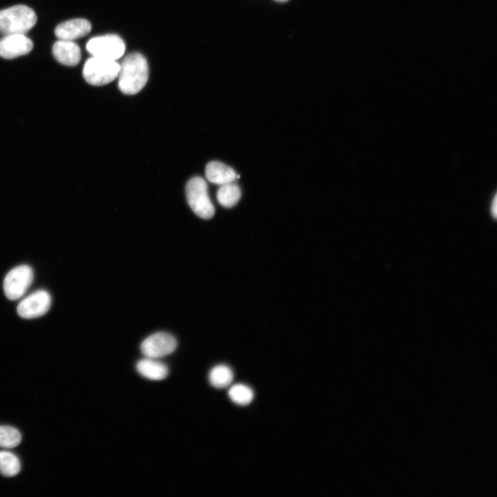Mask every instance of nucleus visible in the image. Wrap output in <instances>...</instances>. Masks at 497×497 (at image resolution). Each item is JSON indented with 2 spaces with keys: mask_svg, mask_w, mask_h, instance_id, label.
I'll return each instance as SVG.
<instances>
[{
  "mask_svg": "<svg viewBox=\"0 0 497 497\" xmlns=\"http://www.w3.org/2000/svg\"><path fill=\"white\" fill-rule=\"evenodd\" d=\"M176 347V339L165 332L150 335L142 342L140 346L141 351L146 357L155 359L170 354Z\"/></svg>",
  "mask_w": 497,
  "mask_h": 497,
  "instance_id": "0eeeda50",
  "label": "nucleus"
},
{
  "mask_svg": "<svg viewBox=\"0 0 497 497\" xmlns=\"http://www.w3.org/2000/svg\"><path fill=\"white\" fill-rule=\"evenodd\" d=\"M136 369L141 376L151 380H164L168 374V369L164 363L151 358L140 360Z\"/></svg>",
  "mask_w": 497,
  "mask_h": 497,
  "instance_id": "f8f14e48",
  "label": "nucleus"
},
{
  "mask_svg": "<svg viewBox=\"0 0 497 497\" xmlns=\"http://www.w3.org/2000/svg\"><path fill=\"white\" fill-rule=\"evenodd\" d=\"M86 50L93 57L116 61L124 55L125 43L119 36L108 34L91 38Z\"/></svg>",
  "mask_w": 497,
  "mask_h": 497,
  "instance_id": "39448f33",
  "label": "nucleus"
},
{
  "mask_svg": "<svg viewBox=\"0 0 497 497\" xmlns=\"http://www.w3.org/2000/svg\"><path fill=\"white\" fill-rule=\"evenodd\" d=\"M21 470V463L18 457L8 451H0V473L6 477L14 476Z\"/></svg>",
  "mask_w": 497,
  "mask_h": 497,
  "instance_id": "dca6fc26",
  "label": "nucleus"
},
{
  "mask_svg": "<svg viewBox=\"0 0 497 497\" xmlns=\"http://www.w3.org/2000/svg\"><path fill=\"white\" fill-rule=\"evenodd\" d=\"M32 48V41L25 35H7L0 39V57L12 59L29 53Z\"/></svg>",
  "mask_w": 497,
  "mask_h": 497,
  "instance_id": "1a4fd4ad",
  "label": "nucleus"
},
{
  "mask_svg": "<svg viewBox=\"0 0 497 497\" xmlns=\"http://www.w3.org/2000/svg\"><path fill=\"white\" fill-rule=\"evenodd\" d=\"M275 1H280V2H284V1H288V0H275Z\"/></svg>",
  "mask_w": 497,
  "mask_h": 497,
  "instance_id": "aec40b11",
  "label": "nucleus"
},
{
  "mask_svg": "<svg viewBox=\"0 0 497 497\" xmlns=\"http://www.w3.org/2000/svg\"><path fill=\"white\" fill-rule=\"evenodd\" d=\"M491 215L494 218H496V195L494 196V199L491 202Z\"/></svg>",
  "mask_w": 497,
  "mask_h": 497,
  "instance_id": "6ab92c4d",
  "label": "nucleus"
},
{
  "mask_svg": "<svg viewBox=\"0 0 497 497\" xmlns=\"http://www.w3.org/2000/svg\"><path fill=\"white\" fill-rule=\"evenodd\" d=\"M21 440L20 432L14 427L0 425V447L13 448Z\"/></svg>",
  "mask_w": 497,
  "mask_h": 497,
  "instance_id": "a211bd4d",
  "label": "nucleus"
},
{
  "mask_svg": "<svg viewBox=\"0 0 497 497\" xmlns=\"http://www.w3.org/2000/svg\"><path fill=\"white\" fill-rule=\"evenodd\" d=\"M52 52L57 61L65 66H76L81 59L80 48L73 41L58 40L54 43Z\"/></svg>",
  "mask_w": 497,
  "mask_h": 497,
  "instance_id": "9b49d317",
  "label": "nucleus"
},
{
  "mask_svg": "<svg viewBox=\"0 0 497 497\" xmlns=\"http://www.w3.org/2000/svg\"><path fill=\"white\" fill-rule=\"evenodd\" d=\"M33 280V271L28 265H20L10 271L3 281L6 296L15 300L23 295Z\"/></svg>",
  "mask_w": 497,
  "mask_h": 497,
  "instance_id": "423d86ee",
  "label": "nucleus"
},
{
  "mask_svg": "<svg viewBox=\"0 0 497 497\" xmlns=\"http://www.w3.org/2000/svg\"><path fill=\"white\" fill-rule=\"evenodd\" d=\"M205 174L210 182L219 185L233 182L237 178L232 168L217 161L211 162L206 165Z\"/></svg>",
  "mask_w": 497,
  "mask_h": 497,
  "instance_id": "ddd939ff",
  "label": "nucleus"
},
{
  "mask_svg": "<svg viewBox=\"0 0 497 497\" xmlns=\"http://www.w3.org/2000/svg\"><path fill=\"white\" fill-rule=\"evenodd\" d=\"M228 396L233 402L239 405H246L253 399L251 389L242 384L232 386L228 390Z\"/></svg>",
  "mask_w": 497,
  "mask_h": 497,
  "instance_id": "f3484780",
  "label": "nucleus"
},
{
  "mask_svg": "<svg viewBox=\"0 0 497 497\" xmlns=\"http://www.w3.org/2000/svg\"><path fill=\"white\" fill-rule=\"evenodd\" d=\"M233 182L221 185L217 192V199L219 204L226 208L235 206L241 197L239 186Z\"/></svg>",
  "mask_w": 497,
  "mask_h": 497,
  "instance_id": "4468645a",
  "label": "nucleus"
},
{
  "mask_svg": "<svg viewBox=\"0 0 497 497\" xmlns=\"http://www.w3.org/2000/svg\"><path fill=\"white\" fill-rule=\"evenodd\" d=\"M51 298L44 290L37 291L22 300L17 306L19 316L32 319L44 315L49 309Z\"/></svg>",
  "mask_w": 497,
  "mask_h": 497,
  "instance_id": "6e6552de",
  "label": "nucleus"
},
{
  "mask_svg": "<svg viewBox=\"0 0 497 497\" xmlns=\"http://www.w3.org/2000/svg\"><path fill=\"white\" fill-rule=\"evenodd\" d=\"M188 204L193 211L202 219H210L215 214V208L208 194V186L200 177L191 179L186 187Z\"/></svg>",
  "mask_w": 497,
  "mask_h": 497,
  "instance_id": "7ed1b4c3",
  "label": "nucleus"
},
{
  "mask_svg": "<svg viewBox=\"0 0 497 497\" xmlns=\"http://www.w3.org/2000/svg\"><path fill=\"white\" fill-rule=\"evenodd\" d=\"M119 68L116 61L92 56L84 64L83 76L89 84L103 86L117 77Z\"/></svg>",
  "mask_w": 497,
  "mask_h": 497,
  "instance_id": "20e7f679",
  "label": "nucleus"
},
{
  "mask_svg": "<svg viewBox=\"0 0 497 497\" xmlns=\"http://www.w3.org/2000/svg\"><path fill=\"white\" fill-rule=\"evenodd\" d=\"M208 378L212 386L220 389L231 384L233 379V373L228 366L220 364L211 370Z\"/></svg>",
  "mask_w": 497,
  "mask_h": 497,
  "instance_id": "2eb2a0df",
  "label": "nucleus"
},
{
  "mask_svg": "<svg viewBox=\"0 0 497 497\" xmlns=\"http://www.w3.org/2000/svg\"><path fill=\"white\" fill-rule=\"evenodd\" d=\"M90 30V23L87 19L78 18L59 24L55 34L59 39L72 41L87 35Z\"/></svg>",
  "mask_w": 497,
  "mask_h": 497,
  "instance_id": "9d476101",
  "label": "nucleus"
},
{
  "mask_svg": "<svg viewBox=\"0 0 497 497\" xmlns=\"http://www.w3.org/2000/svg\"><path fill=\"white\" fill-rule=\"evenodd\" d=\"M35 11L25 5L14 6L0 10V32L5 35H25L36 23Z\"/></svg>",
  "mask_w": 497,
  "mask_h": 497,
  "instance_id": "f03ea898",
  "label": "nucleus"
},
{
  "mask_svg": "<svg viewBox=\"0 0 497 497\" xmlns=\"http://www.w3.org/2000/svg\"><path fill=\"white\" fill-rule=\"evenodd\" d=\"M118 86L126 95L139 92L148 79V66L146 58L139 52L128 55L119 64Z\"/></svg>",
  "mask_w": 497,
  "mask_h": 497,
  "instance_id": "f257e3e1",
  "label": "nucleus"
}]
</instances>
